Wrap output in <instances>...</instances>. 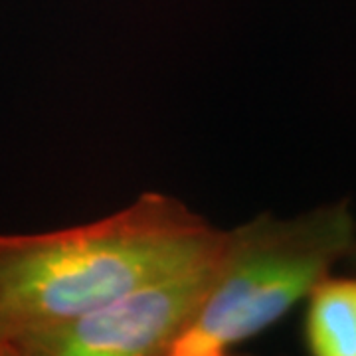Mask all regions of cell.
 <instances>
[{"label":"cell","instance_id":"6da1fadb","mask_svg":"<svg viewBox=\"0 0 356 356\" xmlns=\"http://www.w3.org/2000/svg\"><path fill=\"white\" fill-rule=\"evenodd\" d=\"M220 234L178 198L154 191L97 222L0 234V356L188 261Z\"/></svg>","mask_w":356,"mask_h":356},{"label":"cell","instance_id":"7a4b0ae2","mask_svg":"<svg viewBox=\"0 0 356 356\" xmlns=\"http://www.w3.org/2000/svg\"><path fill=\"white\" fill-rule=\"evenodd\" d=\"M356 242L348 202L295 218L259 214L226 232L218 280L172 356H222L273 327Z\"/></svg>","mask_w":356,"mask_h":356},{"label":"cell","instance_id":"5b68a950","mask_svg":"<svg viewBox=\"0 0 356 356\" xmlns=\"http://www.w3.org/2000/svg\"><path fill=\"white\" fill-rule=\"evenodd\" d=\"M346 259H348V261H350V266L356 269V242L355 245H353V250H350V254L346 255Z\"/></svg>","mask_w":356,"mask_h":356},{"label":"cell","instance_id":"277c9868","mask_svg":"<svg viewBox=\"0 0 356 356\" xmlns=\"http://www.w3.org/2000/svg\"><path fill=\"white\" fill-rule=\"evenodd\" d=\"M303 343L315 356H356V275H325L307 295Z\"/></svg>","mask_w":356,"mask_h":356},{"label":"cell","instance_id":"3957f363","mask_svg":"<svg viewBox=\"0 0 356 356\" xmlns=\"http://www.w3.org/2000/svg\"><path fill=\"white\" fill-rule=\"evenodd\" d=\"M226 232L204 252L81 317L24 339L8 356H172L218 280Z\"/></svg>","mask_w":356,"mask_h":356}]
</instances>
